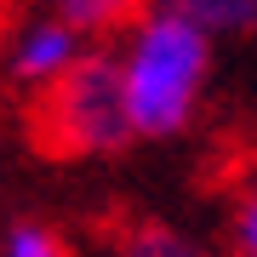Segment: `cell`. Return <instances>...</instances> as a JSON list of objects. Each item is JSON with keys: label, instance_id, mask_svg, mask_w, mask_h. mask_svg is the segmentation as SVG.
<instances>
[{"label": "cell", "instance_id": "cell-8", "mask_svg": "<svg viewBox=\"0 0 257 257\" xmlns=\"http://www.w3.org/2000/svg\"><path fill=\"white\" fill-rule=\"evenodd\" d=\"M229 257H257V177L229 206Z\"/></svg>", "mask_w": 257, "mask_h": 257}, {"label": "cell", "instance_id": "cell-6", "mask_svg": "<svg viewBox=\"0 0 257 257\" xmlns=\"http://www.w3.org/2000/svg\"><path fill=\"white\" fill-rule=\"evenodd\" d=\"M155 6L183 12V18L200 23L211 40L217 35H257V0H155Z\"/></svg>", "mask_w": 257, "mask_h": 257}, {"label": "cell", "instance_id": "cell-2", "mask_svg": "<svg viewBox=\"0 0 257 257\" xmlns=\"http://www.w3.org/2000/svg\"><path fill=\"white\" fill-rule=\"evenodd\" d=\"M29 138L52 160H109L138 143L120 97L114 46H86L63 80L29 97Z\"/></svg>", "mask_w": 257, "mask_h": 257}, {"label": "cell", "instance_id": "cell-1", "mask_svg": "<svg viewBox=\"0 0 257 257\" xmlns=\"http://www.w3.org/2000/svg\"><path fill=\"white\" fill-rule=\"evenodd\" d=\"M120 35L126 40L114 46V63H120V97H126L132 138L138 143L183 138L211 86L217 40L172 6H143Z\"/></svg>", "mask_w": 257, "mask_h": 257}, {"label": "cell", "instance_id": "cell-4", "mask_svg": "<svg viewBox=\"0 0 257 257\" xmlns=\"http://www.w3.org/2000/svg\"><path fill=\"white\" fill-rule=\"evenodd\" d=\"M138 12H143V0H46V18H57L63 29H74L86 46L103 40V35H120Z\"/></svg>", "mask_w": 257, "mask_h": 257}, {"label": "cell", "instance_id": "cell-7", "mask_svg": "<svg viewBox=\"0 0 257 257\" xmlns=\"http://www.w3.org/2000/svg\"><path fill=\"white\" fill-rule=\"evenodd\" d=\"M0 257H74V251H69L63 229H52L40 217H12L0 229Z\"/></svg>", "mask_w": 257, "mask_h": 257}, {"label": "cell", "instance_id": "cell-5", "mask_svg": "<svg viewBox=\"0 0 257 257\" xmlns=\"http://www.w3.org/2000/svg\"><path fill=\"white\" fill-rule=\"evenodd\" d=\"M114 257H211V246H200L194 234H183L177 223L160 217H132L114 234Z\"/></svg>", "mask_w": 257, "mask_h": 257}, {"label": "cell", "instance_id": "cell-3", "mask_svg": "<svg viewBox=\"0 0 257 257\" xmlns=\"http://www.w3.org/2000/svg\"><path fill=\"white\" fill-rule=\"evenodd\" d=\"M80 52H86V40L40 12V18H29L18 35H12V46H6V80L35 97V92H46L52 80H63V74L80 63Z\"/></svg>", "mask_w": 257, "mask_h": 257}, {"label": "cell", "instance_id": "cell-9", "mask_svg": "<svg viewBox=\"0 0 257 257\" xmlns=\"http://www.w3.org/2000/svg\"><path fill=\"white\" fill-rule=\"evenodd\" d=\"M0 183H6V149H0Z\"/></svg>", "mask_w": 257, "mask_h": 257}]
</instances>
